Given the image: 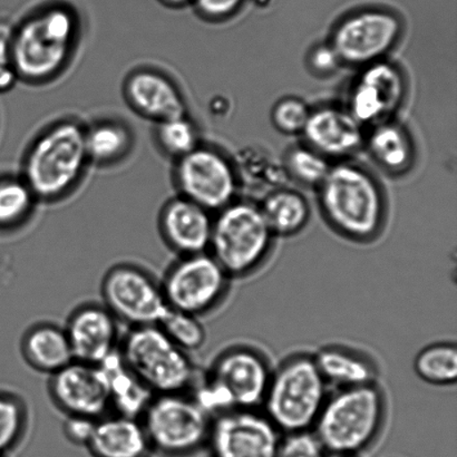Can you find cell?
<instances>
[{"label": "cell", "mask_w": 457, "mask_h": 457, "mask_svg": "<svg viewBox=\"0 0 457 457\" xmlns=\"http://www.w3.org/2000/svg\"><path fill=\"white\" fill-rule=\"evenodd\" d=\"M385 419V398L375 383L340 388L327 397L313 432L327 453L355 456L378 438Z\"/></svg>", "instance_id": "obj_1"}, {"label": "cell", "mask_w": 457, "mask_h": 457, "mask_svg": "<svg viewBox=\"0 0 457 457\" xmlns=\"http://www.w3.org/2000/svg\"><path fill=\"white\" fill-rule=\"evenodd\" d=\"M320 187L322 212L340 235L355 241H370L378 235L384 200L369 172L353 164L335 165Z\"/></svg>", "instance_id": "obj_2"}, {"label": "cell", "mask_w": 457, "mask_h": 457, "mask_svg": "<svg viewBox=\"0 0 457 457\" xmlns=\"http://www.w3.org/2000/svg\"><path fill=\"white\" fill-rule=\"evenodd\" d=\"M327 382L313 357L288 358L271 374L263 405L278 431H309L315 427L327 397Z\"/></svg>", "instance_id": "obj_3"}, {"label": "cell", "mask_w": 457, "mask_h": 457, "mask_svg": "<svg viewBox=\"0 0 457 457\" xmlns=\"http://www.w3.org/2000/svg\"><path fill=\"white\" fill-rule=\"evenodd\" d=\"M70 8L52 6L27 18L13 31L11 62L21 78L44 80L64 66L76 35Z\"/></svg>", "instance_id": "obj_4"}, {"label": "cell", "mask_w": 457, "mask_h": 457, "mask_svg": "<svg viewBox=\"0 0 457 457\" xmlns=\"http://www.w3.org/2000/svg\"><path fill=\"white\" fill-rule=\"evenodd\" d=\"M119 353L154 395L187 393L194 387L195 367L189 353L174 344L158 325L132 327Z\"/></svg>", "instance_id": "obj_5"}, {"label": "cell", "mask_w": 457, "mask_h": 457, "mask_svg": "<svg viewBox=\"0 0 457 457\" xmlns=\"http://www.w3.org/2000/svg\"><path fill=\"white\" fill-rule=\"evenodd\" d=\"M271 374L266 357L254 349H228L214 361L195 398L212 416L257 410L263 404Z\"/></svg>", "instance_id": "obj_6"}, {"label": "cell", "mask_w": 457, "mask_h": 457, "mask_svg": "<svg viewBox=\"0 0 457 457\" xmlns=\"http://www.w3.org/2000/svg\"><path fill=\"white\" fill-rule=\"evenodd\" d=\"M213 416L187 393L154 395L140 420L151 450L165 457H187L207 446Z\"/></svg>", "instance_id": "obj_7"}, {"label": "cell", "mask_w": 457, "mask_h": 457, "mask_svg": "<svg viewBox=\"0 0 457 457\" xmlns=\"http://www.w3.org/2000/svg\"><path fill=\"white\" fill-rule=\"evenodd\" d=\"M87 159L82 128L73 122L56 124L27 154L25 182L34 195L55 199L75 185Z\"/></svg>", "instance_id": "obj_8"}, {"label": "cell", "mask_w": 457, "mask_h": 457, "mask_svg": "<svg viewBox=\"0 0 457 457\" xmlns=\"http://www.w3.org/2000/svg\"><path fill=\"white\" fill-rule=\"evenodd\" d=\"M273 233L257 205L230 204L212 222L209 253L230 277L250 275L266 262Z\"/></svg>", "instance_id": "obj_9"}, {"label": "cell", "mask_w": 457, "mask_h": 457, "mask_svg": "<svg viewBox=\"0 0 457 457\" xmlns=\"http://www.w3.org/2000/svg\"><path fill=\"white\" fill-rule=\"evenodd\" d=\"M230 278L207 251L181 255L168 269L161 288L169 308L200 317L226 297Z\"/></svg>", "instance_id": "obj_10"}, {"label": "cell", "mask_w": 457, "mask_h": 457, "mask_svg": "<svg viewBox=\"0 0 457 457\" xmlns=\"http://www.w3.org/2000/svg\"><path fill=\"white\" fill-rule=\"evenodd\" d=\"M101 290L104 306L131 328L158 325L169 309L161 285L136 264L112 267L103 278Z\"/></svg>", "instance_id": "obj_11"}, {"label": "cell", "mask_w": 457, "mask_h": 457, "mask_svg": "<svg viewBox=\"0 0 457 457\" xmlns=\"http://www.w3.org/2000/svg\"><path fill=\"white\" fill-rule=\"evenodd\" d=\"M402 29V21L395 13L383 9H366L340 21L330 45L340 62L370 65L395 46Z\"/></svg>", "instance_id": "obj_12"}, {"label": "cell", "mask_w": 457, "mask_h": 457, "mask_svg": "<svg viewBox=\"0 0 457 457\" xmlns=\"http://www.w3.org/2000/svg\"><path fill=\"white\" fill-rule=\"evenodd\" d=\"M280 432L257 410L216 415L207 446L212 457H277Z\"/></svg>", "instance_id": "obj_13"}, {"label": "cell", "mask_w": 457, "mask_h": 457, "mask_svg": "<svg viewBox=\"0 0 457 457\" xmlns=\"http://www.w3.org/2000/svg\"><path fill=\"white\" fill-rule=\"evenodd\" d=\"M177 180L185 198L205 210H222L237 189L233 165L219 152L195 147L179 160Z\"/></svg>", "instance_id": "obj_14"}, {"label": "cell", "mask_w": 457, "mask_h": 457, "mask_svg": "<svg viewBox=\"0 0 457 457\" xmlns=\"http://www.w3.org/2000/svg\"><path fill=\"white\" fill-rule=\"evenodd\" d=\"M51 376L49 394L67 416L98 420L111 409L109 382L100 365L74 361Z\"/></svg>", "instance_id": "obj_15"}, {"label": "cell", "mask_w": 457, "mask_h": 457, "mask_svg": "<svg viewBox=\"0 0 457 457\" xmlns=\"http://www.w3.org/2000/svg\"><path fill=\"white\" fill-rule=\"evenodd\" d=\"M405 80L400 70L384 62L367 65L349 96V113L362 124L385 122L401 106Z\"/></svg>", "instance_id": "obj_16"}, {"label": "cell", "mask_w": 457, "mask_h": 457, "mask_svg": "<svg viewBox=\"0 0 457 457\" xmlns=\"http://www.w3.org/2000/svg\"><path fill=\"white\" fill-rule=\"evenodd\" d=\"M64 329L75 361L101 365L119 349V320L101 304L76 309Z\"/></svg>", "instance_id": "obj_17"}, {"label": "cell", "mask_w": 457, "mask_h": 457, "mask_svg": "<svg viewBox=\"0 0 457 457\" xmlns=\"http://www.w3.org/2000/svg\"><path fill=\"white\" fill-rule=\"evenodd\" d=\"M160 228L167 245L179 254L190 255L209 251L212 218L208 210L185 196L165 205L160 218Z\"/></svg>", "instance_id": "obj_18"}, {"label": "cell", "mask_w": 457, "mask_h": 457, "mask_svg": "<svg viewBox=\"0 0 457 457\" xmlns=\"http://www.w3.org/2000/svg\"><path fill=\"white\" fill-rule=\"evenodd\" d=\"M312 149L322 155L345 156L361 146V124L338 107H321L311 112L303 132Z\"/></svg>", "instance_id": "obj_19"}, {"label": "cell", "mask_w": 457, "mask_h": 457, "mask_svg": "<svg viewBox=\"0 0 457 457\" xmlns=\"http://www.w3.org/2000/svg\"><path fill=\"white\" fill-rule=\"evenodd\" d=\"M85 447L93 457H149L154 453L140 419L120 414L96 420Z\"/></svg>", "instance_id": "obj_20"}, {"label": "cell", "mask_w": 457, "mask_h": 457, "mask_svg": "<svg viewBox=\"0 0 457 457\" xmlns=\"http://www.w3.org/2000/svg\"><path fill=\"white\" fill-rule=\"evenodd\" d=\"M125 92L138 113L158 123L186 116L185 101L176 85L156 71H140L132 74Z\"/></svg>", "instance_id": "obj_21"}, {"label": "cell", "mask_w": 457, "mask_h": 457, "mask_svg": "<svg viewBox=\"0 0 457 457\" xmlns=\"http://www.w3.org/2000/svg\"><path fill=\"white\" fill-rule=\"evenodd\" d=\"M21 353L27 364L49 375L75 361L65 329L53 324L31 327L22 338Z\"/></svg>", "instance_id": "obj_22"}, {"label": "cell", "mask_w": 457, "mask_h": 457, "mask_svg": "<svg viewBox=\"0 0 457 457\" xmlns=\"http://www.w3.org/2000/svg\"><path fill=\"white\" fill-rule=\"evenodd\" d=\"M100 366L109 382L111 407L120 415L140 419L154 394L124 364L119 349Z\"/></svg>", "instance_id": "obj_23"}, {"label": "cell", "mask_w": 457, "mask_h": 457, "mask_svg": "<svg viewBox=\"0 0 457 457\" xmlns=\"http://www.w3.org/2000/svg\"><path fill=\"white\" fill-rule=\"evenodd\" d=\"M327 384L340 388L375 383L376 367L369 358L342 347H326L313 356Z\"/></svg>", "instance_id": "obj_24"}, {"label": "cell", "mask_w": 457, "mask_h": 457, "mask_svg": "<svg viewBox=\"0 0 457 457\" xmlns=\"http://www.w3.org/2000/svg\"><path fill=\"white\" fill-rule=\"evenodd\" d=\"M237 180L251 190L280 189L288 180V172L270 152L259 146L242 147L233 162Z\"/></svg>", "instance_id": "obj_25"}, {"label": "cell", "mask_w": 457, "mask_h": 457, "mask_svg": "<svg viewBox=\"0 0 457 457\" xmlns=\"http://www.w3.org/2000/svg\"><path fill=\"white\" fill-rule=\"evenodd\" d=\"M259 208L273 235H297L311 217L307 200L298 192L282 187L271 191Z\"/></svg>", "instance_id": "obj_26"}, {"label": "cell", "mask_w": 457, "mask_h": 457, "mask_svg": "<svg viewBox=\"0 0 457 457\" xmlns=\"http://www.w3.org/2000/svg\"><path fill=\"white\" fill-rule=\"evenodd\" d=\"M369 146L376 162L389 172L406 171L413 162V145L405 129L395 123L376 124Z\"/></svg>", "instance_id": "obj_27"}, {"label": "cell", "mask_w": 457, "mask_h": 457, "mask_svg": "<svg viewBox=\"0 0 457 457\" xmlns=\"http://www.w3.org/2000/svg\"><path fill=\"white\" fill-rule=\"evenodd\" d=\"M414 370L424 382L450 386L457 379V349L454 344L441 343L425 347L414 361Z\"/></svg>", "instance_id": "obj_28"}, {"label": "cell", "mask_w": 457, "mask_h": 457, "mask_svg": "<svg viewBox=\"0 0 457 457\" xmlns=\"http://www.w3.org/2000/svg\"><path fill=\"white\" fill-rule=\"evenodd\" d=\"M85 145L88 158L101 163L111 162L128 150L129 136L122 125L105 122L85 132Z\"/></svg>", "instance_id": "obj_29"}, {"label": "cell", "mask_w": 457, "mask_h": 457, "mask_svg": "<svg viewBox=\"0 0 457 457\" xmlns=\"http://www.w3.org/2000/svg\"><path fill=\"white\" fill-rule=\"evenodd\" d=\"M29 425L24 401L12 393L0 392V456L20 445Z\"/></svg>", "instance_id": "obj_30"}, {"label": "cell", "mask_w": 457, "mask_h": 457, "mask_svg": "<svg viewBox=\"0 0 457 457\" xmlns=\"http://www.w3.org/2000/svg\"><path fill=\"white\" fill-rule=\"evenodd\" d=\"M34 196L25 180L13 178L0 180V228L21 225L33 208Z\"/></svg>", "instance_id": "obj_31"}, {"label": "cell", "mask_w": 457, "mask_h": 457, "mask_svg": "<svg viewBox=\"0 0 457 457\" xmlns=\"http://www.w3.org/2000/svg\"><path fill=\"white\" fill-rule=\"evenodd\" d=\"M158 326L168 337L187 353L199 351L207 340L203 322L199 317L169 308Z\"/></svg>", "instance_id": "obj_32"}, {"label": "cell", "mask_w": 457, "mask_h": 457, "mask_svg": "<svg viewBox=\"0 0 457 457\" xmlns=\"http://www.w3.org/2000/svg\"><path fill=\"white\" fill-rule=\"evenodd\" d=\"M285 168L288 176L307 186L321 185L330 170L325 155L312 147H295L287 156Z\"/></svg>", "instance_id": "obj_33"}, {"label": "cell", "mask_w": 457, "mask_h": 457, "mask_svg": "<svg viewBox=\"0 0 457 457\" xmlns=\"http://www.w3.org/2000/svg\"><path fill=\"white\" fill-rule=\"evenodd\" d=\"M156 133L163 150L179 159L198 147V134L187 116L159 122Z\"/></svg>", "instance_id": "obj_34"}, {"label": "cell", "mask_w": 457, "mask_h": 457, "mask_svg": "<svg viewBox=\"0 0 457 457\" xmlns=\"http://www.w3.org/2000/svg\"><path fill=\"white\" fill-rule=\"evenodd\" d=\"M311 115L306 103L299 98H282L272 110V122L285 134L303 133Z\"/></svg>", "instance_id": "obj_35"}, {"label": "cell", "mask_w": 457, "mask_h": 457, "mask_svg": "<svg viewBox=\"0 0 457 457\" xmlns=\"http://www.w3.org/2000/svg\"><path fill=\"white\" fill-rule=\"evenodd\" d=\"M326 454L313 429L286 433L277 451V457H325Z\"/></svg>", "instance_id": "obj_36"}, {"label": "cell", "mask_w": 457, "mask_h": 457, "mask_svg": "<svg viewBox=\"0 0 457 457\" xmlns=\"http://www.w3.org/2000/svg\"><path fill=\"white\" fill-rule=\"evenodd\" d=\"M245 0H194L196 11L208 20L220 21L235 13Z\"/></svg>", "instance_id": "obj_37"}, {"label": "cell", "mask_w": 457, "mask_h": 457, "mask_svg": "<svg viewBox=\"0 0 457 457\" xmlns=\"http://www.w3.org/2000/svg\"><path fill=\"white\" fill-rule=\"evenodd\" d=\"M96 422V420L80 418V416H67L64 423V434L67 440L75 445L87 446Z\"/></svg>", "instance_id": "obj_38"}, {"label": "cell", "mask_w": 457, "mask_h": 457, "mask_svg": "<svg viewBox=\"0 0 457 457\" xmlns=\"http://www.w3.org/2000/svg\"><path fill=\"white\" fill-rule=\"evenodd\" d=\"M309 62L312 70L320 74H330L338 69L340 60L331 45H320L312 49Z\"/></svg>", "instance_id": "obj_39"}, {"label": "cell", "mask_w": 457, "mask_h": 457, "mask_svg": "<svg viewBox=\"0 0 457 457\" xmlns=\"http://www.w3.org/2000/svg\"><path fill=\"white\" fill-rule=\"evenodd\" d=\"M15 29L6 21H0V64H12V44Z\"/></svg>", "instance_id": "obj_40"}, {"label": "cell", "mask_w": 457, "mask_h": 457, "mask_svg": "<svg viewBox=\"0 0 457 457\" xmlns=\"http://www.w3.org/2000/svg\"><path fill=\"white\" fill-rule=\"evenodd\" d=\"M18 78L20 76L12 64H0V93L7 92L15 87Z\"/></svg>", "instance_id": "obj_41"}, {"label": "cell", "mask_w": 457, "mask_h": 457, "mask_svg": "<svg viewBox=\"0 0 457 457\" xmlns=\"http://www.w3.org/2000/svg\"><path fill=\"white\" fill-rule=\"evenodd\" d=\"M158 2L165 4V6L178 8L187 6V4H192L194 0H158Z\"/></svg>", "instance_id": "obj_42"}, {"label": "cell", "mask_w": 457, "mask_h": 457, "mask_svg": "<svg viewBox=\"0 0 457 457\" xmlns=\"http://www.w3.org/2000/svg\"><path fill=\"white\" fill-rule=\"evenodd\" d=\"M251 2H253L257 7L266 8L270 4L272 0H251Z\"/></svg>", "instance_id": "obj_43"}, {"label": "cell", "mask_w": 457, "mask_h": 457, "mask_svg": "<svg viewBox=\"0 0 457 457\" xmlns=\"http://www.w3.org/2000/svg\"><path fill=\"white\" fill-rule=\"evenodd\" d=\"M325 457H355V456H349V455H343V454H331L327 453Z\"/></svg>", "instance_id": "obj_44"}, {"label": "cell", "mask_w": 457, "mask_h": 457, "mask_svg": "<svg viewBox=\"0 0 457 457\" xmlns=\"http://www.w3.org/2000/svg\"><path fill=\"white\" fill-rule=\"evenodd\" d=\"M0 457H6V456H0Z\"/></svg>", "instance_id": "obj_45"}]
</instances>
